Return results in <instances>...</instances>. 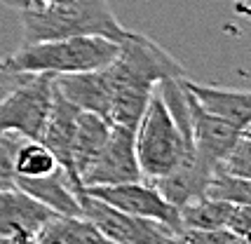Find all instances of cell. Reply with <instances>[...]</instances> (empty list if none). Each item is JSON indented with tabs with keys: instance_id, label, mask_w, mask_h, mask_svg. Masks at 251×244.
Masks as SVG:
<instances>
[{
	"instance_id": "cell-1",
	"label": "cell",
	"mask_w": 251,
	"mask_h": 244,
	"mask_svg": "<svg viewBox=\"0 0 251 244\" xmlns=\"http://www.w3.org/2000/svg\"><path fill=\"white\" fill-rule=\"evenodd\" d=\"M19 14L24 28L22 45L77 35H99L120 43L127 35V28L113 14L108 0H71L66 5L26 7Z\"/></svg>"
},
{
	"instance_id": "cell-2",
	"label": "cell",
	"mask_w": 251,
	"mask_h": 244,
	"mask_svg": "<svg viewBox=\"0 0 251 244\" xmlns=\"http://www.w3.org/2000/svg\"><path fill=\"white\" fill-rule=\"evenodd\" d=\"M134 148L141 176L146 181L169 176L174 169L195 155L193 141L183 134L155 89L134 129Z\"/></svg>"
},
{
	"instance_id": "cell-3",
	"label": "cell",
	"mask_w": 251,
	"mask_h": 244,
	"mask_svg": "<svg viewBox=\"0 0 251 244\" xmlns=\"http://www.w3.org/2000/svg\"><path fill=\"white\" fill-rule=\"evenodd\" d=\"M118 43L99 35H77V38H59L43 43L22 45L12 56H7L12 68L22 73H82L108 66L118 56Z\"/></svg>"
},
{
	"instance_id": "cell-4",
	"label": "cell",
	"mask_w": 251,
	"mask_h": 244,
	"mask_svg": "<svg viewBox=\"0 0 251 244\" xmlns=\"http://www.w3.org/2000/svg\"><path fill=\"white\" fill-rule=\"evenodd\" d=\"M77 202L82 209V219H87L103 237L115 244H181L183 233L169 228L167 223L134 216L120 211L106 202L87 195L82 186L77 188Z\"/></svg>"
},
{
	"instance_id": "cell-5",
	"label": "cell",
	"mask_w": 251,
	"mask_h": 244,
	"mask_svg": "<svg viewBox=\"0 0 251 244\" xmlns=\"http://www.w3.org/2000/svg\"><path fill=\"white\" fill-rule=\"evenodd\" d=\"M54 97V75L28 73L19 87L0 99V134L40 141Z\"/></svg>"
},
{
	"instance_id": "cell-6",
	"label": "cell",
	"mask_w": 251,
	"mask_h": 244,
	"mask_svg": "<svg viewBox=\"0 0 251 244\" xmlns=\"http://www.w3.org/2000/svg\"><path fill=\"white\" fill-rule=\"evenodd\" d=\"M141 169L134 148V129L122 124H110V132L97 157L80 174L82 188L87 186H118L129 181H141Z\"/></svg>"
},
{
	"instance_id": "cell-7",
	"label": "cell",
	"mask_w": 251,
	"mask_h": 244,
	"mask_svg": "<svg viewBox=\"0 0 251 244\" xmlns=\"http://www.w3.org/2000/svg\"><path fill=\"white\" fill-rule=\"evenodd\" d=\"M87 195L97 197V200L106 202L110 207L134 216H143V219H153V221L167 223L169 228H174L178 233H183L181 228V219H178V209L172 202L162 197V193L155 188L151 181H129V183H118V186H87L82 188Z\"/></svg>"
},
{
	"instance_id": "cell-8",
	"label": "cell",
	"mask_w": 251,
	"mask_h": 244,
	"mask_svg": "<svg viewBox=\"0 0 251 244\" xmlns=\"http://www.w3.org/2000/svg\"><path fill=\"white\" fill-rule=\"evenodd\" d=\"M188 103H190V124H193V150L200 160L219 169L221 162L230 153V148L242 136V129L235 127L232 122L209 113L190 94V89H188Z\"/></svg>"
},
{
	"instance_id": "cell-9",
	"label": "cell",
	"mask_w": 251,
	"mask_h": 244,
	"mask_svg": "<svg viewBox=\"0 0 251 244\" xmlns=\"http://www.w3.org/2000/svg\"><path fill=\"white\" fill-rule=\"evenodd\" d=\"M56 214L22 188L0 190V237L14 233H40Z\"/></svg>"
},
{
	"instance_id": "cell-10",
	"label": "cell",
	"mask_w": 251,
	"mask_h": 244,
	"mask_svg": "<svg viewBox=\"0 0 251 244\" xmlns=\"http://www.w3.org/2000/svg\"><path fill=\"white\" fill-rule=\"evenodd\" d=\"M17 188L28 193L31 197L43 202L47 209H52L56 216H73L82 219V209L77 202V188L80 183L68 176L64 167L59 165L52 174L35 178H17Z\"/></svg>"
},
{
	"instance_id": "cell-11",
	"label": "cell",
	"mask_w": 251,
	"mask_h": 244,
	"mask_svg": "<svg viewBox=\"0 0 251 244\" xmlns=\"http://www.w3.org/2000/svg\"><path fill=\"white\" fill-rule=\"evenodd\" d=\"M54 87L64 94L73 106L82 111L97 113L108 120L110 111V89L103 68L82 71V73H64L54 75Z\"/></svg>"
},
{
	"instance_id": "cell-12",
	"label": "cell",
	"mask_w": 251,
	"mask_h": 244,
	"mask_svg": "<svg viewBox=\"0 0 251 244\" xmlns=\"http://www.w3.org/2000/svg\"><path fill=\"white\" fill-rule=\"evenodd\" d=\"M190 94L195 97L209 113L219 115L223 120L232 122L235 127L244 129L251 122V89H230L214 87V85H200L193 80H183Z\"/></svg>"
},
{
	"instance_id": "cell-13",
	"label": "cell",
	"mask_w": 251,
	"mask_h": 244,
	"mask_svg": "<svg viewBox=\"0 0 251 244\" xmlns=\"http://www.w3.org/2000/svg\"><path fill=\"white\" fill-rule=\"evenodd\" d=\"M108 132H110V122L106 118L80 108V113H77L75 139H73V153H71V178L73 181L80 183V174L97 157V153L101 150V146L106 141Z\"/></svg>"
},
{
	"instance_id": "cell-14",
	"label": "cell",
	"mask_w": 251,
	"mask_h": 244,
	"mask_svg": "<svg viewBox=\"0 0 251 244\" xmlns=\"http://www.w3.org/2000/svg\"><path fill=\"white\" fill-rule=\"evenodd\" d=\"M230 211H232L230 202L202 195L178 207V219L183 230H221V228H228Z\"/></svg>"
},
{
	"instance_id": "cell-15",
	"label": "cell",
	"mask_w": 251,
	"mask_h": 244,
	"mask_svg": "<svg viewBox=\"0 0 251 244\" xmlns=\"http://www.w3.org/2000/svg\"><path fill=\"white\" fill-rule=\"evenodd\" d=\"M59 162L52 155V150L43 141H31L22 139L14 148V174L17 178H35L52 174Z\"/></svg>"
},
{
	"instance_id": "cell-16",
	"label": "cell",
	"mask_w": 251,
	"mask_h": 244,
	"mask_svg": "<svg viewBox=\"0 0 251 244\" xmlns=\"http://www.w3.org/2000/svg\"><path fill=\"white\" fill-rule=\"evenodd\" d=\"M204 195L230 202V204H251V178L235 176L223 169H216L214 176L209 178Z\"/></svg>"
},
{
	"instance_id": "cell-17",
	"label": "cell",
	"mask_w": 251,
	"mask_h": 244,
	"mask_svg": "<svg viewBox=\"0 0 251 244\" xmlns=\"http://www.w3.org/2000/svg\"><path fill=\"white\" fill-rule=\"evenodd\" d=\"M219 169L228 171V174H235V176L251 178V139L240 136L235 141V146L230 148L226 160L221 162Z\"/></svg>"
},
{
	"instance_id": "cell-18",
	"label": "cell",
	"mask_w": 251,
	"mask_h": 244,
	"mask_svg": "<svg viewBox=\"0 0 251 244\" xmlns=\"http://www.w3.org/2000/svg\"><path fill=\"white\" fill-rule=\"evenodd\" d=\"M22 141V136L14 134H0V190L17 186L14 174V148Z\"/></svg>"
},
{
	"instance_id": "cell-19",
	"label": "cell",
	"mask_w": 251,
	"mask_h": 244,
	"mask_svg": "<svg viewBox=\"0 0 251 244\" xmlns=\"http://www.w3.org/2000/svg\"><path fill=\"white\" fill-rule=\"evenodd\" d=\"M181 244H249L247 240L230 233L228 228L221 230H183Z\"/></svg>"
},
{
	"instance_id": "cell-20",
	"label": "cell",
	"mask_w": 251,
	"mask_h": 244,
	"mask_svg": "<svg viewBox=\"0 0 251 244\" xmlns=\"http://www.w3.org/2000/svg\"><path fill=\"white\" fill-rule=\"evenodd\" d=\"M228 230L251 242V204H232L228 219Z\"/></svg>"
},
{
	"instance_id": "cell-21",
	"label": "cell",
	"mask_w": 251,
	"mask_h": 244,
	"mask_svg": "<svg viewBox=\"0 0 251 244\" xmlns=\"http://www.w3.org/2000/svg\"><path fill=\"white\" fill-rule=\"evenodd\" d=\"M26 78H28V73H22V71L12 68L7 59H0V99H5L12 89L19 87Z\"/></svg>"
},
{
	"instance_id": "cell-22",
	"label": "cell",
	"mask_w": 251,
	"mask_h": 244,
	"mask_svg": "<svg viewBox=\"0 0 251 244\" xmlns=\"http://www.w3.org/2000/svg\"><path fill=\"white\" fill-rule=\"evenodd\" d=\"M5 240L7 244H38V233H14Z\"/></svg>"
},
{
	"instance_id": "cell-23",
	"label": "cell",
	"mask_w": 251,
	"mask_h": 244,
	"mask_svg": "<svg viewBox=\"0 0 251 244\" xmlns=\"http://www.w3.org/2000/svg\"><path fill=\"white\" fill-rule=\"evenodd\" d=\"M71 0H28V7H43V5H66Z\"/></svg>"
},
{
	"instance_id": "cell-24",
	"label": "cell",
	"mask_w": 251,
	"mask_h": 244,
	"mask_svg": "<svg viewBox=\"0 0 251 244\" xmlns=\"http://www.w3.org/2000/svg\"><path fill=\"white\" fill-rule=\"evenodd\" d=\"M242 136H244V139H251V122L244 127V129H242Z\"/></svg>"
},
{
	"instance_id": "cell-25",
	"label": "cell",
	"mask_w": 251,
	"mask_h": 244,
	"mask_svg": "<svg viewBox=\"0 0 251 244\" xmlns=\"http://www.w3.org/2000/svg\"><path fill=\"white\" fill-rule=\"evenodd\" d=\"M0 244H7V240H5V237H0Z\"/></svg>"
}]
</instances>
